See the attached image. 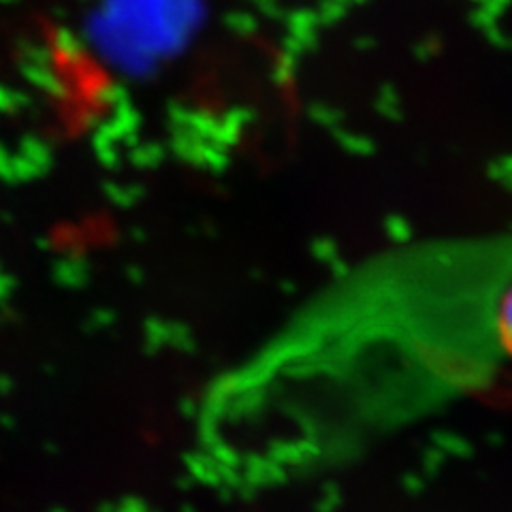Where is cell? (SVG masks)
Segmentation results:
<instances>
[{
    "label": "cell",
    "instance_id": "6da1fadb",
    "mask_svg": "<svg viewBox=\"0 0 512 512\" xmlns=\"http://www.w3.org/2000/svg\"><path fill=\"white\" fill-rule=\"evenodd\" d=\"M495 340L512 357V286L500 297L495 308Z\"/></svg>",
    "mask_w": 512,
    "mask_h": 512
}]
</instances>
